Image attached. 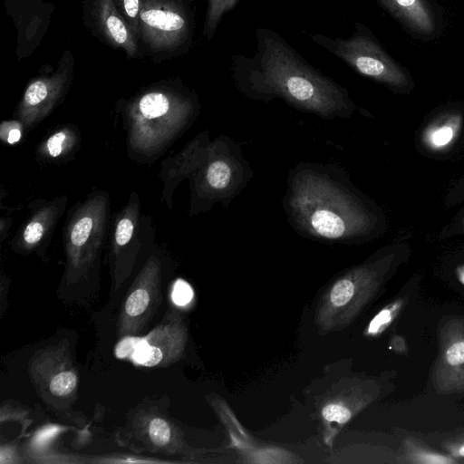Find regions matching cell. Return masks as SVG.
I'll return each mask as SVG.
<instances>
[{
  "label": "cell",
  "instance_id": "obj_1",
  "mask_svg": "<svg viewBox=\"0 0 464 464\" xmlns=\"http://www.w3.org/2000/svg\"><path fill=\"white\" fill-rule=\"evenodd\" d=\"M282 203L292 228L307 239L357 244L381 229L376 207L337 164H295L288 171Z\"/></svg>",
  "mask_w": 464,
  "mask_h": 464
},
{
  "label": "cell",
  "instance_id": "obj_2",
  "mask_svg": "<svg viewBox=\"0 0 464 464\" xmlns=\"http://www.w3.org/2000/svg\"><path fill=\"white\" fill-rule=\"evenodd\" d=\"M252 56L236 54L231 75L246 98L263 102L280 99L324 120L349 119L358 110L348 91L309 64L280 34L256 30Z\"/></svg>",
  "mask_w": 464,
  "mask_h": 464
},
{
  "label": "cell",
  "instance_id": "obj_3",
  "mask_svg": "<svg viewBox=\"0 0 464 464\" xmlns=\"http://www.w3.org/2000/svg\"><path fill=\"white\" fill-rule=\"evenodd\" d=\"M191 173L193 214L206 212L217 203L228 208L254 176L242 144L225 134L203 147Z\"/></svg>",
  "mask_w": 464,
  "mask_h": 464
},
{
  "label": "cell",
  "instance_id": "obj_4",
  "mask_svg": "<svg viewBox=\"0 0 464 464\" xmlns=\"http://www.w3.org/2000/svg\"><path fill=\"white\" fill-rule=\"evenodd\" d=\"M194 30L192 0H141L140 49L156 63L187 53Z\"/></svg>",
  "mask_w": 464,
  "mask_h": 464
},
{
  "label": "cell",
  "instance_id": "obj_5",
  "mask_svg": "<svg viewBox=\"0 0 464 464\" xmlns=\"http://www.w3.org/2000/svg\"><path fill=\"white\" fill-rule=\"evenodd\" d=\"M311 39L364 77L397 91L412 86L409 74L361 24H355L354 33L349 38L313 34Z\"/></svg>",
  "mask_w": 464,
  "mask_h": 464
},
{
  "label": "cell",
  "instance_id": "obj_6",
  "mask_svg": "<svg viewBox=\"0 0 464 464\" xmlns=\"http://www.w3.org/2000/svg\"><path fill=\"white\" fill-rule=\"evenodd\" d=\"M187 330L177 311H169L149 334L126 335L115 347L118 358L143 367H165L177 362L185 348Z\"/></svg>",
  "mask_w": 464,
  "mask_h": 464
},
{
  "label": "cell",
  "instance_id": "obj_7",
  "mask_svg": "<svg viewBox=\"0 0 464 464\" xmlns=\"http://www.w3.org/2000/svg\"><path fill=\"white\" fill-rule=\"evenodd\" d=\"M160 266L150 259L135 278L122 303L118 318L121 335L140 334L160 305Z\"/></svg>",
  "mask_w": 464,
  "mask_h": 464
},
{
  "label": "cell",
  "instance_id": "obj_8",
  "mask_svg": "<svg viewBox=\"0 0 464 464\" xmlns=\"http://www.w3.org/2000/svg\"><path fill=\"white\" fill-rule=\"evenodd\" d=\"M29 372L46 399L71 400L76 392L78 374L65 343L38 352L31 361Z\"/></svg>",
  "mask_w": 464,
  "mask_h": 464
},
{
  "label": "cell",
  "instance_id": "obj_9",
  "mask_svg": "<svg viewBox=\"0 0 464 464\" xmlns=\"http://www.w3.org/2000/svg\"><path fill=\"white\" fill-rule=\"evenodd\" d=\"M84 25L100 42L121 50L129 59L139 56L140 46L113 0H83Z\"/></svg>",
  "mask_w": 464,
  "mask_h": 464
},
{
  "label": "cell",
  "instance_id": "obj_10",
  "mask_svg": "<svg viewBox=\"0 0 464 464\" xmlns=\"http://www.w3.org/2000/svg\"><path fill=\"white\" fill-rule=\"evenodd\" d=\"M103 214L102 208H84L71 224L66 242L68 276L75 280L84 275L93 263L101 246Z\"/></svg>",
  "mask_w": 464,
  "mask_h": 464
},
{
  "label": "cell",
  "instance_id": "obj_11",
  "mask_svg": "<svg viewBox=\"0 0 464 464\" xmlns=\"http://www.w3.org/2000/svg\"><path fill=\"white\" fill-rule=\"evenodd\" d=\"M75 59L70 50H64L58 66L49 75H41L29 82L20 103L23 116H43L67 92L73 78Z\"/></svg>",
  "mask_w": 464,
  "mask_h": 464
},
{
  "label": "cell",
  "instance_id": "obj_12",
  "mask_svg": "<svg viewBox=\"0 0 464 464\" xmlns=\"http://www.w3.org/2000/svg\"><path fill=\"white\" fill-rule=\"evenodd\" d=\"M8 14L17 29L16 57L30 56L44 39L53 11L46 0H5Z\"/></svg>",
  "mask_w": 464,
  "mask_h": 464
},
{
  "label": "cell",
  "instance_id": "obj_13",
  "mask_svg": "<svg viewBox=\"0 0 464 464\" xmlns=\"http://www.w3.org/2000/svg\"><path fill=\"white\" fill-rule=\"evenodd\" d=\"M412 34L429 37L437 30V19L427 0H378Z\"/></svg>",
  "mask_w": 464,
  "mask_h": 464
},
{
  "label": "cell",
  "instance_id": "obj_14",
  "mask_svg": "<svg viewBox=\"0 0 464 464\" xmlns=\"http://www.w3.org/2000/svg\"><path fill=\"white\" fill-rule=\"evenodd\" d=\"M141 426L140 433L153 448L166 450L175 448L177 434L169 420L160 415H149Z\"/></svg>",
  "mask_w": 464,
  "mask_h": 464
},
{
  "label": "cell",
  "instance_id": "obj_15",
  "mask_svg": "<svg viewBox=\"0 0 464 464\" xmlns=\"http://www.w3.org/2000/svg\"><path fill=\"white\" fill-rule=\"evenodd\" d=\"M239 0H207V12L202 34L208 40L214 36L218 25L226 13L232 10Z\"/></svg>",
  "mask_w": 464,
  "mask_h": 464
},
{
  "label": "cell",
  "instance_id": "obj_16",
  "mask_svg": "<svg viewBox=\"0 0 464 464\" xmlns=\"http://www.w3.org/2000/svg\"><path fill=\"white\" fill-rule=\"evenodd\" d=\"M357 279L358 269L354 267L334 284L330 292V300L334 306H343L352 299Z\"/></svg>",
  "mask_w": 464,
  "mask_h": 464
},
{
  "label": "cell",
  "instance_id": "obj_17",
  "mask_svg": "<svg viewBox=\"0 0 464 464\" xmlns=\"http://www.w3.org/2000/svg\"><path fill=\"white\" fill-rule=\"evenodd\" d=\"M54 216L47 210L36 215L25 227L22 237L26 246H34L44 237Z\"/></svg>",
  "mask_w": 464,
  "mask_h": 464
},
{
  "label": "cell",
  "instance_id": "obj_18",
  "mask_svg": "<svg viewBox=\"0 0 464 464\" xmlns=\"http://www.w3.org/2000/svg\"><path fill=\"white\" fill-rule=\"evenodd\" d=\"M443 368L457 372L464 370V336L447 342L442 354Z\"/></svg>",
  "mask_w": 464,
  "mask_h": 464
},
{
  "label": "cell",
  "instance_id": "obj_19",
  "mask_svg": "<svg viewBox=\"0 0 464 464\" xmlns=\"http://www.w3.org/2000/svg\"><path fill=\"white\" fill-rule=\"evenodd\" d=\"M121 17L139 41L141 0H113ZM140 44V43H139Z\"/></svg>",
  "mask_w": 464,
  "mask_h": 464
},
{
  "label": "cell",
  "instance_id": "obj_20",
  "mask_svg": "<svg viewBox=\"0 0 464 464\" xmlns=\"http://www.w3.org/2000/svg\"><path fill=\"white\" fill-rule=\"evenodd\" d=\"M456 131L455 124L445 122L432 128L426 135L428 143L436 149L445 147L453 139Z\"/></svg>",
  "mask_w": 464,
  "mask_h": 464
},
{
  "label": "cell",
  "instance_id": "obj_21",
  "mask_svg": "<svg viewBox=\"0 0 464 464\" xmlns=\"http://www.w3.org/2000/svg\"><path fill=\"white\" fill-rule=\"evenodd\" d=\"M72 137L68 130H62L55 132L46 140L45 148L51 157L56 158L70 148Z\"/></svg>",
  "mask_w": 464,
  "mask_h": 464
},
{
  "label": "cell",
  "instance_id": "obj_22",
  "mask_svg": "<svg viewBox=\"0 0 464 464\" xmlns=\"http://www.w3.org/2000/svg\"><path fill=\"white\" fill-rule=\"evenodd\" d=\"M194 292L190 285L183 279H178L172 287L171 299L178 306H186L193 299Z\"/></svg>",
  "mask_w": 464,
  "mask_h": 464
},
{
  "label": "cell",
  "instance_id": "obj_23",
  "mask_svg": "<svg viewBox=\"0 0 464 464\" xmlns=\"http://www.w3.org/2000/svg\"><path fill=\"white\" fill-rule=\"evenodd\" d=\"M322 415L328 421H335L341 424L347 422L352 417L349 409L336 403L326 405L322 411Z\"/></svg>",
  "mask_w": 464,
  "mask_h": 464
},
{
  "label": "cell",
  "instance_id": "obj_24",
  "mask_svg": "<svg viewBox=\"0 0 464 464\" xmlns=\"http://www.w3.org/2000/svg\"><path fill=\"white\" fill-rule=\"evenodd\" d=\"M1 137L9 144L18 142L22 137L21 124L15 121L4 122L1 125Z\"/></svg>",
  "mask_w": 464,
  "mask_h": 464
},
{
  "label": "cell",
  "instance_id": "obj_25",
  "mask_svg": "<svg viewBox=\"0 0 464 464\" xmlns=\"http://www.w3.org/2000/svg\"><path fill=\"white\" fill-rule=\"evenodd\" d=\"M392 311L384 309L381 311L371 322L368 332L370 334L378 333L384 325L388 324L392 318Z\"/></svg>",
  "mask_w": 464,
  "mask_h": 464
},
{
  "label": "cell",
  "instance_id": "obj_26",
  "mask_svg": "<svg viewBox=\"0 0 464 464\" xmlns=\"http://www.w3.org/2000/svg\"><path fill=\"white\" fill-rule=\"evenodd\" d=\"M455 454L460 457H464V443H462L458 447L457 450H455Z\"/></svg>",
  "mask_w": 464,
  "mask_h": 464
}]
</instances>
